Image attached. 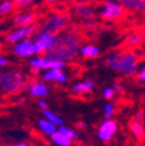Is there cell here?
<instances>
[{"label":"cell","instance_id":"obj_1","mask_svg":"<svg viewBox=\"0 0 145 146\" xmlns=\"http://www.w3.org/2000/svg\"><path fill=\"white\" fill-rule=\"evenodd\" d=\"M80 36L73 31H63L57 34V39L54 48L47 52L48 58L54 59L56 61H65L73 60L80 55Z\"/></svg>","mask_w":145,"mask_h":146},{"label":"cell","instance_id":"obj_2","mask_svg":"<svg viewBox=\"0 0 145 146\" xmlns=\"http://www.w3.org/2000/svg\"><path fill=\"white\" fill-rule=\"evenodd\" d=\"M105 64L112 72L130 77L137 73L139 59L137 55L132 51H116L106 55Z\"/></svg>","mask_w":145,"mask_h":146},{"label":"cell","instance_id":"obj_3","mask_svg":"<svg viewBox=\"0 0 145 146\" xmlns=\"http://www.w3.org/2000/svg\"><path fill=\"white\" fill-rule=\"evenodd\" d=\"M26 84V76L16 69H8L0 74V86L7 94H15L22 89Z\"/></svg>","mask_w":145,"mask_h":146},{"label":"cell","instance_id":"obj_4","mask_svg":"<svg viewBox=\"0 0 145 146\" xmlns=\"http://www.w3.org/2000/svg\"><path fill=\"white\" fill-rule=\"evenodd\" d=\"M127 8L119 0H103L98 8L100 16L106 21H116L126 15Z\"/></svg>","mask_w":145,"mask_h":146},{"label":"cell","instance_id":"obj_5","mask_svg":"<svg viewBox=\"0 0 145 146\" xmlns=\"http://www.w3.org/2000/svg\"><path fill=\"white\" fill-rule=\"evenodd\" d=\"M33 39H34V43H35V47H37V54L46 55L47 52H50L54 48V46L57 39V34H54V33H50V31L39 29V30H37L35 34L33 35Z\"/></svg>","mask_w":145,"mask_h":146},{"label":"cell","instance_id":"obj_6","mask_svg":"<svg viewBox=\"0 0 145 146\" xmlns=\"http://www.w3.org/2000/svg\"><path fill=\"white\" fill-rule=\"evenodd\" d=\"M68 24H69V20H68V17L65 15L52 13V15L46 17V20L42 22L39 29L50 31V33H54V34H60L67 29Z\"/></svg>","mask_w":145,"mask_h":146},{"label":"cell","instance_id":"obj_7","mask_svg":"<svg viewBox=\"0 0 145 146\" xmlns=\"http://www.w3.org/2000/svg\"><path fill=\"white\" fill-rule=\"evenodd\" d=\"M37 31V25L31 24V25H22V26H16L15 29L9 30L5 34V40L8 44H16L20 40H24L26 38H30L31 35H34Z\"/></svg>","mask_w":145,"mask_h":146},{"label":"cell","instance_id":"obj_8","mask_svg":"<svg viewBox=\"0 0 145 146\" xmlns=\"http://www.w3.org/2000/svg\"><path fill=\"white\" fill-rule=\"evenodd\" d=\"M65 61H56L54 59L46 56H33L29 59V67L35 72H45L54 68H65Z\"/></svg>","mask_w":145,"mask_h":146},{"label":"cell","instance_id":"obj_9","mask_svg":"<svg viewBox=\"0 0 145 146\" xmlns=\"http://www.w3.org/2000/svg\"><path fill=\"white\" fill-rule=\"evenodd\" d=\"M119 131V124L114 119H105L103 121L100 123L97 128V137L101 142H110V141L116 136Z\"/></svg>","mask_w":145,"mask_h":146},{"label":"cell","instance_id":"obj_10","mask_svg":"<svg viewBox=\"0 0 145 146\" xmlns=\"http://www.w3.org/2000/svg\"><path fill=\"white\" fill-rule=\"evenodd\" d=\"M12 52L16 58H21V59H30L33 56H35V55H38L34 39H30V38H26V39L20 40L18 43L13 44Z\"/></svg>","mask_w":145,"mask_h":146},{"label":"cell","instance_id":"obj_11","mask_svg":"<svg viewBox=\"0 0 145 146\" xmlns=\"http://www.w3.org/2000/svg\"><path fill=\"white\" fill-rule=\"evenodd\" d=\"M42 80H45L46 82L64 85L68 82V74L64 72V68H54V69L45 70L42 74Z\"/></svg>","mask_w":145,"mask_h":146},{"label":"cell","instance_id":"obj_12","mask_svg":"<svg viewBox=\"0 0 145 146\" xmlns=\"http://www.w3.org/2000/svg\"><path fill=\"white\" fill-rule=\"evenodd\" d=\"M27 91L34 98H46L50 93V89L46 85L45 80H35L27 84Z\"/></svg>","mask_w":145,"mask_h":146},{"label":"cell","instance_id":"obj_13","mask_svg":"<svg viewBox=\"0 0 145 146\" xmlns=\"http://www.w3.org/2000/svg\"><path fill=\"white\" fill-rule=\"evenodd\" d=\"M94 81L92 80H84V81H77L71 86V93L73 95H86L88 97L89 93L94 90Z\"/></svg>","mask_w":145,"mask_h":146},{"label":"cell","instance_id":"obj_14","mask_svg":"<svg viewBox=\"0 0 145 146\" xmlns=\"http://www.w3.org/2000/svg\"><path fill=\"white\" fill-rule=\"evenodd\" d=\"M73 13L76 15L77 18H81L84 21H88V20L94 18V16H96V9H94L93 7H90V4L79 3L73 8Z\"/></svg>","mask_w":145,"mask_h":146},{"label":"cell","instance_id":"obj_15","mask_svg":"<svg viewBox=\"0 0 145 146\" xmlns=\"http://www.w3.org/2000/svg\"><path fill=\"white\" fill-rule=\"evenodd\" d=\"M37 125H38V129H39L43 134H46V136H48V137L52 136V134H54L55 132H57V129H59V127H57L56 124L50 121L48 119L45 117V116L37 121Z\"/></svg>","mask_w":145,"mask_h":146},{"label":"cell","instance_id":"obj_16","mask_svg":"<svg viewBox=\"0 0 145 146\" xmlns=\"http://www.w3.org/2000/svg\"><path fill=\"white\" fill-rule=\"evenodd\" d=\"M128 127H130L131 134H132L136 140L141 141L145 138V125L141 120H136V119H135V120H132V121L130 123Z\"/></svg>","mask_w":145,"mask_h":146},{"label":"cell","instance_id":"obj_17","mask_svg":"<svg viewBox=\"0 0 145 146\" xmlns=\"http://www.w3.org/2000/svg\"><path fill=\"white\" fill-rule=\"evenodd\" d=\"M35 22V15L33 12H20L13 17V24L16 26L22 25H31Z\"/></svg>","mask_w":145,"mask_h":146},{"label":"cell","instance_id":"obj_18","mask_svg":"<svg viewBox=\"0 0 145 146\" xmlns=\"http://www.w3.org/2000/svg\"><path fill=\"white\" fill-rule=\"evenodd\" d=\"M100 55H101V50L96 44H92V43H86V44L81 46V48H80V56L81 58L96 59Z\"/></svg>","mask_w":145,"mask_h":146},{"label":"cell","instance_id":"obj_19","mask_svg":"<svg viewBox=\"0 0 145 146\" xmlns=\"http://www.w3.org/2000/svg\"><path fill=\"white\" fill-rule=\"evenodd\" d=\"M127 11L135 13H145V0H119Z\"/></svg>","mask_w":145,"mask_h":146},{"label":"cell","instance_id":"obj_20","mask_svg":"<svg viewBox=\"0 0 145 146\" xmlns=\"http://www.w3.org/2000/svg\"><path fill=\"white\" fill-rule=\"evenodd\" d=\"M50 140L55 146H72L75 142L72 138H69L67 134L61 133L60 131L55 132L52 136H50Z\"/></svg>","mask_w":145,"mask_h":146},{"label":"cell","instance_id":"obj_21","mask_svg":"<svg viewBox=\"0 0 145 146\" xmlns=\"http://www.w3.org/2000/svg\"><path fill=\"white\" fill-rule=\"evenodd\" d=\"M43 116H45L46 119H48L50 121H52L54 124H56L57 127H60V125L64 124V120L61 119V116L57 115L56 112H54V111H52V110H50V108L43 110Z\"/></svg>","mask_w":145,"mask_h":146},{"label":"cell","instance_id":"obj_22","mask_svg":"<svg viewBox=\"0 0 145 146\" xmlns=\"http://www.w3.org/2000/svg\"><path fill=\"white\" fill-rule=\"evenodd\" d=\"M15 1L13 0H1V3H0V13L1 16H7L9 13L13 12V9H15Z\"/></svg>","mask_w":145,"mask_h":146},{"label":"cell","instance_id":"obj_23","mask_svg":"<svg viewBox=\"0 0 145 146\" xmlns=\"http://www.w3.org/2000/svg\"><path fill=\"white\" fill-rule=\"evenodd\" d=\"M141 42H142V35L140 33H136V31L131 33L127 36V40H126L128 47H136V46L141 44Z\"/></svg>","mask_w":145,"mask_h":146},{"label":"cell","instance_id":"obj_24","mask_svg":"<svg viewBox=\"0 0 145 146\" xmlns=\"http://www.w3.org/2000/svg\"><path fill=\"white\" fill-rule=\"evenodd\" d=\"M57 131H60L61 133H64V134H67V136L69 137V138H72L73 141H79L80 140V136H79V132L76 131V129H73V128H71V127H67V125H60L59 127V129Z\"/></svg>","mask_w":145,"mask_h":146},{"label":"cell","instance_id":"obj_25","mask_svg":"<svg viewBox=\"0 0 145 146\" xmlns=\"http://www.w3.org/2000/svg\"><path fill=\"white\" fill-rule=\"evenodd\" d=\"M115 111H116V110H115L114 103H112V102H107L102 108V115L105 119H112L115 115Z\"/></svg>","mask_w":145,"mask_h":146},{"label":"cell","instance_id":"obj_26","mask_svg":"<svg viewBox=\"0 0 145 146\" xmlns=\"http://www.w3.org/2000/svg\"><path fill=\"white\" fill-rule=\"evenodd\" d=\"M115 94H116V91H115V89L112 88V86H110V88H105L102 90V97L107 100H111L112 98L115 97Z\"/></svg>","mask_w":145,"mask_h":146},{"label":"cell","instance_id":"obj_27","mask_svg":"<svg viewBox=\"0 0 145 146\" xmlns=\"http://www.w3.org/2000/svg\"><path fill=\"white\" fill-rule=\"evenodd\" d=\"M13 1H15L16 5L22 7V8H27V7L33 5L37 0H13Z\"/></svg>","mask_w":145,"mask_h":146},{"label":"cell","instance_id":"obj_28","mask_svg":"<svg viewBox=\"0 0 145 146\" xmlns=\"http://www.w3.org/2000/svg\"><path fill=\"white\" fill-rule=\"evenodd\" d=\"M37 107L43 111V110L48 108V102L45 99V98H38V100H37Z\"/></svg>","mask_w":145,"mask_h":146},{"label":"cell","instance_id":"obj_29","mask_svg":"<svg viewBox=\"0 0 145 146\" xmlns=\"http://www.w3.org/2000/svg\"><path fill=\"white\" fill-rule=\"evenodd\" d=\"M112 88L115 89V91H116V93H122V91H123V84H122V82H119V81H112Z\"/></svg>","mask_w":145,"mask_h":146},{"label":"cell","instance_id":"obj_30","mask_svg":"<svg viewBox=\"0 0 145 146\" xmlns=\"http://www.w3.org/2000/svg\"><path fill=\"white\" fill-rule=\"evenodd\" d=\"M9 65V59L7 56H1L0 58V67L1 68H7Z\"/></svg>","mask_w":145,"mask_h":146},{"label":"cell","instance_id":"obj_31","mask_svg":"<svg viewBox=\"0 0 145 146\" xmlns=\"http://www.w3.org/2000/svg\"><path fill=\"white\" fill-rule=\"evenodd\" d=\"M137 80H139L141 84H145V68L137 73Z\"/></svg>","mask_w":145,"mask_h":146},{"label":"cell","instance_id":"obj_32","mask_svg":"<svg viewBox=\"0 0 145 146\" xmlns=\"http://www.w3.org/2000/svg\"><path fill=\"white\" fill-rule=\"evenodd\" d=\"M144 117H145V115H144V111H139V112L136 113V115H135V119H136V120H144Z\"/></svg>","mask_w":145,"mask_h":146},{"label":"cell","instance_id":"obj_33","mask_svg":"<svg viewBox=\"0 0 145 146\" xmlns=\"http://www.w3.org/2000/svg\"><path fill=\"white\" fill-rule=\"evenodd\" d=\"M7 146H30V145L26 142H15V143H9Z\"/></svg>","mask_w":145,"mask_h":146},{"label":"cell","instance_id":"obj_34","mask_svg":"<svg viewBox=\"0 0 145 146\" xmlns=\"http://www.w3.org/2000/svg\"><path fill=\"white\" fill-rule=\"evenodd\" d=\"M45 1H46L47 4H50V5H51V4H56V3H59L60 0H45Z\"/></svg>","mask_w":145,"mask_h":146},{"label":"cell","instance_id":"obj_35","mask_svg":"<svg viewBox=\"0 0 145 146\" xmlns=\"http://www.w3.org/2000/svg\"><path fill=\"white\" fill-rule=\"evenodd\" d=\"M77 127H79L80 129H85V127H86V124H85L84 121H80L79 124H77Z\"/></svg>","mask_w":145,"mask_h":146},{"label":"cell","instance_id":"obj_36","mask_svg":"<svg viewBox=\"0 0 145 146\" xmlns=\"http://www.w3.org/2000/svg\"><path fill=\"white\" fill-rule=\"evenodd\" d=\"M80 3H84V4H92L93 0H80Z\"/></svg>","mask_w":145,"mask_h":146},{"label":"cell","instance_id":"obj_37","mask_svg":"<svg viewBox=\"0 0 145 146\" xmlns=\"http://www.w3.org/2000/svg\"><path fill=\"white\" fill-rule=\"evenodd\" d=\"M84 146H92V145H84Z\"/></svg>","mask_w":145,"mask_h":146},{"label":"cell","instance_id":"obj_38","mask_svg":"<svg viewBox=\"0 0 145 146\" xmlns=\"http://www.w3.org/2000/svg\"><path fill=\"white\" fill-rule=\"evenodd\" d=\"M126 146H133V145H126Z\"/></svg>","mask_w":145,"mask_h":146}]
</instances>
